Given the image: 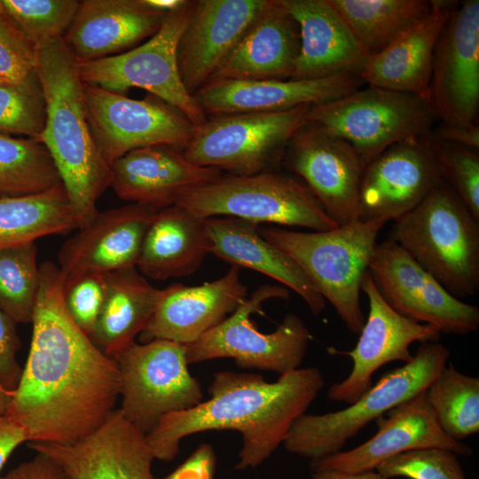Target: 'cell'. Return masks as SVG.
I'll return each instance as SVG.
<instances>
[{
  "label": "cell",
  "mask_w": 479,
  "mask_h": 479,
  "mask_svg": "<svg viewBox=\"0 0 479 479\" xmlns=\"http://www.w3.org/2000/svg\"><path fill=\"white\" fill-rule=\"evenodd\" d=\"M65 276L40 264L32 338L7 416L27 442L69 444L98 429L120 397L116 361L74 322L63 300Z\"/></svg>",
  "instance_id": "obj_1"
},
{
  "label": "cell",
  "mask_w": 479,
  "mask_h": 479,
  "mask_svg": "<svg viewBox=\"0 0 479 479\" xmlns=\"http://www.w3.org/2000/svg\"><path fill=\"white\" fill-rule=\"evenodd\" d=\"M324 384L321 372L313 366L280 374L274 382L260 374L220 372L208 387V400L163 415L145 439L154 459L170 461L184 437L210 429H234L243 437L235 468L256 467L284 443Z\"/></svg>",
  "instance_id": "obj_2"
},
{
  "label": "cell",
  "mask_w": 479,
  "mask_h": 479,
  "mask_svg": "<svg viewBox=\"0 0 479 479\" xmlns=\"http://www.w3.org/2000/svg\"><path fill=\"white\" fill-rule=\"evenodd\" d=\"M35 72L46 102V122L38 141L56 166L80 228L98 213L97 201L110 186L111 167L91 133L83 82L63 38L38 49Z\"/></svg>",
  "instance_id": "obj_3"
},
{
  "label": "cell",
  "mask_w": 479,
  "mask_h": 479,
  "mask_svg": "<svg viewBox=\"0 0 479 479\" xmlns=\"http://www.w3.org/2000/svg\"><path fill=\"white\" fill-rule=\"evenodd\" d=\"M390 240L462 300L479 289V221L444 182L394 221Z\"/></svg>",
  "instance_id": "obj_4"
},
{
  "label": "cell",
  "mask_w": 479,
  "mask_h": 479,
  "mask_svg": "<svg viewBox=\"0 0 479 479\" xmlns=\"http://www.w3.org/2000/svg\"><path fill=\"white\" fill-rule=\"evenodd\" d=\"M385 224L357 219L326 231L263 227L259 232L299 265L348 329L359 334L365 320L360 306L361 284Z\"/></svg>",
  "instance_id": "obj_5"
},
{
  "label": "cell",
  "mask_w": 479,
  "mask_h": 479,
  "mask_svg": "<svg viewBox=\"0 0 479 479\" xmlns=\"http://www.w3.org/2000/svg\"><path fill=\"white\" fill-rule=\"evenodd\" d=\"M450 354L438 342L420 343L410 362L385 373L348 407L301 415L283 443L286 450L311 460L341 452L371 421L427 389L446 366Z\"/></svg>",
  "instance_id": "obj_6"
},
{
  "label": "cell",
  "mask_w": 479,
  "mask_h": 479,
  "mask_svg": "<svg viewBox=\"0 0 479 479\" xmlns=\"http://www.w3.org/2000/svg\"><path fill=\"white\" fill-rule=\"evenodd\" d=\"M176 204L202 219L233 216L318 232L339 226L300 179L276 171L222 175L185 191Z\"/></svg>",
  "instance_id": "obj_7"
},
{
  "label": "cell",
  "mask_w": 479,
  "mask_h": 479,
  "mask_svg": "<svg viewBox=\"0 0 479 479\" xmlns=\"http://www.w3.org/2000/svg\"><path fill=\"white\" fill-rule=\"evenodd\" d=\"M436 121L427 99L372 85L311 106L307 114V122L346 140L365 167L398 142L431 134Z\"/></svg>",
  "instance_id": "obj_8"
},
{
  "label": "cell",
  "mask_w": 479,
  "mask_h": 479,
  "mask_svg": "<svg viewBox=\"0 0 479 479\" xmlns=\"http://www.w3.org/2000/svg\"><path fill=\"white\" fill-rule=\"evenodd\" d=\"M311 106L271 113L208 116L183 150L192 163L251 176L275 171L294 133L307 122Z\"/></svg>",
  "instance_id": "obj_9"
},
{
  "label": "cell",
  "mask_w": 479,
  "mask_h": 479,
  "mask_svg": "<svg viewBox=\"0 0 479 479\" xmlns=\"http://www.w3.org/2000/svg\"><path fill=\"white\" fill-rule=\"evenodd\" d=\"M193 4L185 0L180 8L168 13L160 29L138 46L103 59L76 60L81 81L120 94L130 88L143 89L179 110L195 128L200 126L208 116L185 90L177 61L178 41Z\"/></svg>",
  "instance_id": "obj_10"
},
{
  "label": "cell",
  "mask_w": 479,
  "mask_h": 479,
  "mask_svg": "<svg viewBox=\"0 0 479 479\" xmlns=\"http://www.w3.org/2000/svg\"><path fill=\"white\" fill-rule=\"evenodd\" d=\"M288 297L286 287H259L224 321L186 345L188 363L232 357L242 368L271 370L279 374L298 369L311 339L303 321L288 313L275 331L264 334L250 319L265 301Z\"/></svg>",
  "instance_id": "obj_11"
},
{
  "label": "cell",
  "mask_w": 479,
  "mask_h": 479,
  "mask_svg": "<svg viewBox=\"0 0 479 479\" xmlns=\"http://www.w3.org/2000/svg\"><path fill=\"white\" fill-rule=\"evenodd\" d=\"M120 411L145 435L169 412L201 402L198 381L188 370L186 345L156 339L131 343L116 358Z\"/></svg>",
  "instance_id": "obj_12"
},
{
  "label": "cell",
  "mask_w": 479,
  "mask_h": 479,
  "mask_svg": "<svg viewBox=\"0 0 479 479\" xmlns=\"http://www.w3.org/2000/svg\"><path fill=\"white\" fill-rule=\"evenodd\" d=\"M87 117L97 146L110 165L138 148L166 145L184 150L195 127L179 110L149 95L132 99L83 83Z\"/></svg>",
  "instance_id": "obj_13"
},
{
  "label": "cell",
  "mask_w": 479,
  "mask_h": 479,
  "mask_svg": "<svg viewBox=\"0 0 479 479\" xmlns=\"http://www.w3.org/2000/svg\"><path fill=\"white\" fill-rule=\"evenodd\" d=\"M368 271L400 315L434 326L441 334L464 335L478 329L479 308L452 295L392 240L376 245Z\"/></svg>",
  "instance_id": "obj_14"
},
{
  "label": "cell",
  "mask_w": 479,
  "mask_h": 479,
  "mask_svg": "<svg viewBox=\"0 0 479 479\" xmlns=\"http://www.w3.org/2000/svg\"><path fill=\"white\" fill-rule=\"evenodd\" d=\"M444 182L431 134L398 142L365 167L358 219L396 221Z\"/></svg>",
  "instance_id": "obj_15"
},
{
  "label": "cell",
  "mask_w": 479,
  "mask_h": 479,
  "mask_svg": "<svg viewBox=\"0 0 479 479\" xmlns=\"http://www.w3.org/2000/svg\"><path fill=\"white\" fill-rule=\"evenodd\" d=\"M283 162L300 177L337 225L358 219L365 166L346 140L307 122L290 139Z\"/></svg>",
  "instance_id": "obj_16"
},
{
  "label": "cell",
  "mask_w": 479,
  "mask_h": 479,
  "mask_svg": "<svg viewBox=\"0 0 479 479\" xmlns=\"http://www.w3.org/2000/svg\"><path fill=\"white\" fill-rule=\"evenodd\" d=\"M428 102L441 123L478 124V0L456 3L452 9L435 50Z\"/></svg>",
  "instance_id": "obj_17"
},
{
  "label": "cell",
  "mask_w": 479,
  "mask_h": 479,
  "mask_svg": "<svg viewBox=\"0 0 479 479\" xmlns=\"http://www.w3.org/2000/svg\"><path fill=\"white\" fill-rule=\"evenodd\" d=\"M363 292L369 302V313L359 333L355 348L349 351L333 349L334 354L352 359L350 373L329 388V399L354 403L372 386L373 373L382 365L394 362H410L412 343L438 342L440 331L434 326L411 320L394 310L380 294L370 272H365Z\"/></svg>",
  "instance_id": "obj_18"
},
{
  "label": "cell",
  "mask_w": 479,
  "mask_h": 479,
  "mask_svg": "<svg viewBox=\"0 0 479 479\" xmlns=\"http://www.w3.org/2000/svg\"><path fill=\"white\" fill-rule=\"evenodd\" d=\"M69 479H153L154 459L145 435L114 410L95 431L69 444H30Z\"/></svg>",
  "instance_id": "obj_19"
},
{
  "label": "cell",
  "mask_w": 479,
  "mask_h": 479,
  "mask_svg": "<svg viewBox=\"0 0 479 479\" xmlns=\"http://www.w3.org/2000/svg\"><path fill=\"white\" fill-rule=\"evenodd\" d=\"M385 414L375 420L378 431L373 437L349 451L311 460V470L351 474L374 471L390 457L428 447L447 449L463 456L473 452L469 445L451 438L442 430L428 404L426 389Z\"/></svg>",
  "instance_id": "obj_20"
},
{
  "label": "cell",
  "mask_w": 479,
  "mask_h": 479,
  "mask_svg": "<svg viewBox=\"0 0 479 479\" xmlns=\"http://www.w3.org/2000/svg\"><path fill=\"white\" fill-rule=\"evenodd\" d=\"M268 0H197L177 44L181 81L192 96L209 82Z\"/></svg>",
  "instance_id": "obj_21"
},
{
  "label": "cell",
  "mask_w": 479,
  "mask_h": 479,
  "mask_svg": "<svg viewBox=\"0 0 479 479\" xmlns=\"http://www.w3.org/2000/svg\"><path fill=\"white\" fill-rule=\"evenodd\" d=\"M364 84L357 74L310 80H218L206 84L194 98L207 116L271 113L327 103Z\"/></svg>",
  "instance_id": "obj_22"
},
{
  "label": "cell",
  "mask_w": 479,
  "mask_h": 479,
  "mask_svg": "<svg viewBox=\"0 0 479 479\" xmlns=\"http://www.w3.org/2000/svg\"><path fill=\"white\" fill-rule=\"evenodd\" d=\"M247 299V288L240 279V268L234 265L220 279L200 286L172 284L164 288L157 308L139 334L140 342L162 339L192 344Z\"/></svg>",
  "instance_id": "obj_23"
},
{
  "label": "cell",
  "mask_w": 479,
  "mask_h": 479,
  "mask_svg": "<svg viewBox=\"0 0 479 479\" xmlns=\"http://www.w3.org/2000/svg\"><path fill=\"white\" fill-rule=\"evenodd\" d=\"M158 210L130 203L99 212L63 243L59 268L65 278L136 267L145 232Z\"/></svg>",
  "instance_id": "obj_24"
},
{
  "label": "cell",
  "mask_w": 479,
  "mask_h": 479,
  "mask_svg": "<svg viewBox=\"0 0 479 479\" xmlns=\"http://www.w3.org/2000/svg\"><path fill=\"white\" fill-rule=\"evenodd\" d=\"M222 175L218 169L192 163L180 149L158 145L132 150L114 161L110 186L123 200L160 210L176 204L185 191Z\"/></svg>",
  "instance_id": "obj_25"
},
{
  "label": "cell",
  "mask_w": 479,
  "mask_h": 479,
  "mask_svg": "<svg viewBox=\"0 0 479 479\" xmlns=\"http://www.w3.org/2000/svg\"><path fill=\"white\" fill-rule=\"evenodd\" d=\"M166 16L143 0H83L63 39L79 62L103 59L152 37Z\"/></svg>",
  "instance_id": "obj_26"
},
{
  "label": "cell",
  "mask_w": 479,
  "mask_h": 479,
  "mask_svg": "<svg viewBox=\"0 0 479 479\" xmlns=\"http://www.w3.org/2000/svg\"><path fill=\"white\" fill-rule=\"evenodd\" d=\"M299 27L300 50L290 79L358 74L369 57L329 0H281Z\"/></svg>",
  "instance_id": "obj_27"
},
{
  "label": "cell",
  "mask_w": 479,
  "mask_h": 479,
  "mask_svg": "<svg viewBox=\"0 0 479 479\" xmlns=\"http://www.w3.org/2000/svg\"><path fill=\"white\" fill-rule=\"evenodd\" d=\"M299 50L297 23L281 0H268L209 82L290 79Z\"/></svg>",
  "instance_id": "obj_28"
},
{
  "label": "cell",
  "mask_w": 479,
  "mask_h": 479,
  "mask_svg": "<svg viewBox=\"0 0 479 479\" xmlns=\"http://www.w3.org/2000/svg\"><path fill=\"white\" fill-rule=\"evenodd\" d=\"M455 4L433 0L425 20L367 58L357 74L360 79L368 85L415 94L428 101L435 50Z\"/></svg>",
  "instance_id": "obj_29"
},
{
  "label": "cell",
  "mask_w": 479,
  "mask_h": 479,
  "mask_svg": "<svg viewBox=\"0 0 479 479\" xmlns=\"http://www.w3.org/2000/svg\"><path fill=\"white\" fill-rule=\"evenodd\" d=\"M210 253L240 268H248L295 292L310 312L319 315L326 300L299 265L259 232V224L233 216L205 219Z\"/></svg>",
  "instance_id": "obj_30"
},
{
  "label": "cell",
  "mask_w": 479,
  "mask_h": 479,
  "mask_svg": "<svg viewBox=\"0 0 479 479\" xmlns=\"http://www.w3.org/2000/svg\"><path fill=\"white\" fill-rule=\"evenodd\" d=\"M210 253L205 219L174 204L158 210L144 237L136 268L156 280L192 275Z\"/></svg>",
  "instance_id": "obj_31"
},
{
  "label": "cell",
  "mask_w": 479,
  "mask_h": 479,
  "mask_svg": "<svg viewBox=\"0 0 479 479\" xmlns=\"http://www.w3.org/2000/svg\"><path fill=\"white\" fill-rule=\"evenodd\" d=\"M163 293L136 267L106 273L105 299L90 338L115 360L143 331Z\"/></svg>",
  "instance_id": "obj_32"
},
{
  "label": "cell",
  "mask_w": 479,
  "mask_h": 479,
  "mask_svg": "<svg viewBox=\"0 0 479 479\" xmlns=\"http://www.w3.org/2000/svg\"><path fill=\"white\" fill-rule=\"evenodd\" d=\"M77 229L63 185L33 195L0 198V248Z\"/></svg>",
  "instance_id": "obj_33"
},
{
  "label": "cell",
  "mask_w": 479,
  "mask_h": 479,
  "mask_svg": "<svg viewBox=\"0 0 479 479\" xmlns=\"http://www.w3.org/2000/svg\"><path fill=\"white\" fill-rule=\"evenodd\" d=\"M368 56L379 53L425 20L432 1L329 0Z\"/></svg>",
  "instance_id": "obj_34"
},
{
  "label": "cell",
  "mask_w": 479,
  "mask_h": 479,
  "mask_svg": "<svg viewBox=\"0 0 479 479\" xmlns=\"http://www.w3.org/2000/svg\"><path fill=\"white\" fill-rule=\"evenodd\" d=\"M59 185L56 166L40 141L0 133V198L33 195Z\"/></svg>",
  "instance_id": "obj_35"
},
{
  "label": "cell",
  "mask_w": 479,
  "mask_h": 479,
  "mask_svg": "<svg viewBox=\"0 0 479 479\" xmlns=\"http://www.w3.org/2000/svg\"><path fill=\"white\" fill-rule=\"evenodd\" d=\"M438 425L451 438L461 441L479 431V378L458 371L452 364L426 389Z\"/></svg>",
  "instance_id": "obj_36"
},
{
  "label": "cell",
  "mask_w": 479,
  "mask_h": 479,
  "mask_svg": "<svg viewBox=\"0 0 479 479\" xmlns=\"http://www.w3.org/2000/svg\"><path fill=\"white\" fill-rule=\"evenodd\" d=\"M39 289L35 241L0 248V309L17 324L31 323Z\"/></svg>",
  "instance_id": "obj_37"
},
{
  "label": "cell",
  "mask_w": 479,
  "mask_h": 479,
  "mask_svg": "<svg viewBox=\"0 0 479 479\" xmlns=\"http://www.w3.org/2000/svg\"><path fill=\"white\" fill-rule=\"evenodd\" d=\"M46 122V102L36 72L0 83V133L38 140Z\"/></svg>",
  "instance_id": "obj_38"
},
{
  "label": "cell",
  "mask_w": 479,
  "mask_h": 479,
  "mask_svg": "<svg viewBox=\"0 0 479 479\" xmlns=\"http://www.w3.org/2000/svg\"><path fill=\"white\" fill-rule=\"evenodd\" d=\"M79 3L77 0H0L4 12L37 49L63 38Z\"/></svg>",
  "instance_id": "obj_39"
},
{
  "label": "cell",
  "mask_w": 479,
  "mask_h": 479,
  "mask_svg": "<svg viewBox=\"0 0 479 479\" xmlns=\"http://www.w3.org/2000/svg\"><path fill=\"white\" fill-rule=\"evenodd\" d=\"M456 455L437 447L415 449L385 459L375 471L384 479H466Z\"/></svg>",
  "instance_id": "obj_40"
},
{
  "label": "cell",
  "mask_w": 479,
  "mask_h": 479,
  "mask_svg": "<svg viewBox=\"0 0 479 479\" xmlns=\"http://www.w3.org/2000/svg\"><path fill=\"white\" fill-rule=\"evenodd\" d=\"M433 138L444 182L479 221L478 150Z\"/></svg>",
  "instance_id": "obj_41"
},
{
  "label": "cell",
  "mask_w": 479,
  "mask_h": 479,
  "mask_svg": "<svg viewBox=\"0 0 479 479\" xmlns=\"http://www.w3.org/2000/svg\"><path fill=\"white\" fill-rule=\"evenodd\" d=\"M106 294V274L80 272L65 279L63 300L74 322L90 337Z\"/></svg>",
  "instance_id": "obj_42"
},
{
  "label": "cell",
  "mask_w": 479,
  "mask_h": 479,
  "mask_svg": "<svg viewBox=\"0 0 479 479\" xmlns=\"http://www.w3.org/2000/svg\"><path fill=\"white\" fill-rule=\"evenodd\" d=\"M37 51L0 5V83L18 82L35 72Z\"/></svg>",
  "instance_id": "obj_43"
},
{
  "label": "cell",
  "mask_w": 479,
  "mask_h": 479,
  "mask_svg": "<svg viewBox=\"0 0 479 479\" xmlns=\"http://www.w3.org/2000/svg\"><path fill=\"white\" fill-rule=\"evenodd\" d=\"M17 323L0 309V384L13 392L21 377L22 367L17 353L20 341L16 328Z\"/></svg>",
  "instance_id": "obj_44"
},
{
  "label": "cell",
  "mask_w": 479,
  "mask_h": 479,
  "mask_svg": "<svg viewBox=\"0 0 479 479\" xmlns=\"http://www.w3.org/2000/svg\"><path fill=\"white\" fill-rule=\"evenodd\" d=\"M216 463L212 445L203 444L163 479H213Z\"/></svg>",
  "instance_id": "obj_45"
},
{
  "label": "cell",
  "mask_w": 479,
  "mask_h": 479,
  "mask_svg": "<svg viewBox=\"0 0 479 479\" xmlns=\"http://www.w3.org/2000/svg\"><path fill=\"white\" fill-rule=\"evenodd\" d=\"M0 479H69L63 469L48 456L35 452L33 459L13 467Z\"/></svg>",
  "instance_id": "obj_46"
},
{
  "label": "cell",
  "mask_w": 479,
  "mask_h": 479,
  "mask_svg": "<svg viewBox=\"0 0 479 479\" xmlns=\"http://www.w3.org/2000/svg\"><path fill=\"white\" fill-rule=\"evenodd\" d=\"M27 442L25 430L7 415L0 417V472L12 452Z\"/></svg>",
  "instance_id": "obj_47"
},
{
  "label": "cell",
  "mask_w": 479,
  "mask_h": 479,
  "mask_svg": "<svg viewBox=\"0 0 479 479\" xmlns=\"http://www.w3.org/2000/svg\"><path fill=\"white\" fill-rule=\"evenodd\" d=\"M438 140L451 142L475 150L479 148V125L465 128L440 123L431 132Z\"/></svg>",
  "instance_id": "obj_48"
},
{
  "label": "cell",
  "mask_w": 479,
  "mask_h": 479,
  "mask_svg": "<svg viewBox=\"0 0 479 479\" xmlns=\"http://www.w3.org/2000/svg\"><path fill=\"white\" fill-rule=\"evenodd\" d=\"M311 479H384L375 470L365 473H345L337 470L312 471Z\"/></svg>",
  "instance_id": "obj_49"
},
{
  "label": "cell",
  "mask_w": 479,
  "mask_h": 479,
  "mask_svg": "<svg viewBox=\"0 0 479 479\" xmlns=\"http://www.w3.org/2000/svg\"><path fill=\"white\" fill-rule=\"evenodd\" d=\"M143 2L150 8L168 14L180 8L185 0H143Z\"/></svg>",
  "instance_id": "obj_50"
},
{
  "label": "cell",
  "mask_w": 479,
  "mask_h": 479,
  "mask_svg": "<svg viewBox=\"0 0 479 479\" xmlns=\"http://www.w3.org/2000/svg\"><path fill=\"white\" fill-rule=\"evenodd\" d=\"M13 392L6 390L0 384V417L7 414L12 400Z\"/></svg>",
  "instance_id": "obj_51"
}]
</instances>
